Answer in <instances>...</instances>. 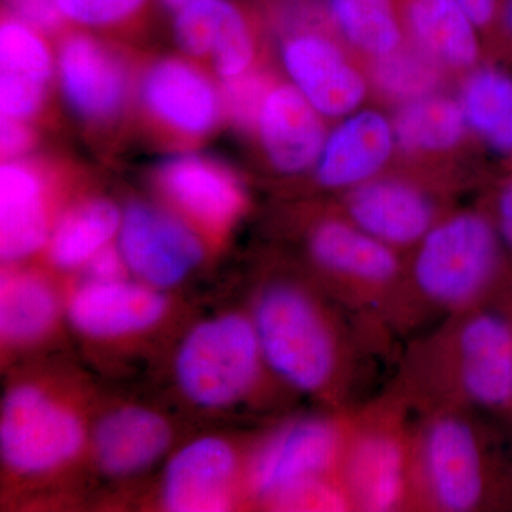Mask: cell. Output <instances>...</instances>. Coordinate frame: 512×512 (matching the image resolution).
I'll list each match as a JSON object with an SVG mask.
<instances>
[{
	"instance_id": "cell-1",
	"label": "cell",
	"mask_w": 512,
	"mask_h": 512,
	"mask_svg": "<svg viewBox=\"0 0 512 512\" xmlns=\"http://www.w3.org/2000/svg\"><path fill=\"white\" fill-rule=\"evenodd\" d=\"M254 325L262 357L302 392H318L336 367L335 339L322 313L301 289L269 286L256 302Z\"/></svg>"
},
{
	"instance_id": "cell-2",
	"label": "cell",
	"mask_w": 512,
	"mask_h": 512,
	"mask_svg": "<svg viewBox=\"0 0 512 512\" xmlns=\"http://www.w3.org/2000/svg\"><path fill=\"white\" fill-rule=\"evenodd\" d=\"M262 359L254 320L231 313L205 320L185 336L175 377L190 402L224 409L247 396Z\"/></svg>"
},
{
	"instance_id": "cell-3",
	"label": "cell",
	"mask_w": 512,
	"mask_h": 512,
	"mask_svg": "<svg viewBox=\"0 0 512 512\" xmlns=\"http://www.w3.org/2000/svg\"><path fill=\"white\" fill-rule=\"evenodd\" d=\"M498 262V238L490 222L460 214L431 228L421 239L414 279L430 301L456 308L477 298Z\"/></svg>"
},
{
	"instance_id": "cell-4",
	"label": "cell",
	"mask_w": 512,
	"mask_h": 512,
	"mask_svg": "<svg viewBox=\"0 0 512 512\" xmlns=\"http://www.w3.org/2000/svg\"><path fill=\"white\" fill-rule=\"evenodd\" d=\"M79 417L33 384L6 394L0 417V453L15 473H47L72 460L83 446Z\"/></svg>"
},
{
	"instance_id": "cell-5",
	"label": "cell",
	"mask_w": 512,
	"mask_h": 512,
	"mask_svg": "<svg viewBox=\"0 0 512 512\" xmlns=\"http://www.w3.org/2000/svg\"><path fill=\"white\" fill-rule=\"evenodd\" d=\"M119 251L127 269L157 289L180 284L204 256L200 238L187 224L148 204H133L124 212Z\"/></svg>"
},
{
	"instance_id": "cell-6",
	"label": "cell",
	"mask_w": 512,
	"mask_h": 512,
	"mask_svg": "<svg viewBox=\"0 0 512 512\" xmlns=\"http://www.w3.org/2000/svg\"><path fill=\"white\" fill-rule=\"evenodd\" d=\"M339 450V431L325 419L293 421L259 451L252 467V487L261 497L281 501L303 485L315 483Z\"/></svg>"
},
{
	"instance_id": "cell-7",
	"label": "cell",
	"mask_w": 512,
	"mask_h": 512,
	"mask_svg": "<svg viewBox=\"0 0 512 512\" xmlns=\"http://www.w3.org/2000/svg\"><path fill=\"white\" fill-rule=\"evenodd\" d=\"M282 59L292 86L320 116H348L365 99V79L328 37L293 36L285 43Z\"/></svg>"
},
{
	"instance_id": "cell-8",
	"label": "cell",
	"mask_w": 512,
	"mask_h": 512,
	"mask_svg": "<svg viewBox=\"0 0 512 512\" xmlns=\"http://www.w3.org/2000/svg\"><path fill=\"white\" fill-rule=\"evenodd\" d=\"M423 461L431 494L443 510L470 511L480 503V448L466 421L454 416L433 421L424 437Z\"/></svg>"
},
{
	"instance_id": "cell-9",
	"label": "cell",
	"mask_w": 512,
	"mask_h": 512,
	"mask_svg": "<svg viewBox=\"0 0 512 512\" xmlns=\"http://www.w3.org/2000/svg\"><path fill=\"white\" fill-rule=\"evenodd\" d=\"M167 311L157 288L117 281H89L70 298L67 315L74 329L96 339L119 338L153 328Z\"/></svg>"
},
{
	"instance_id": "cell-10",
	"label": "cell",
	"mask_w": 512,
	"mask_h": 512,
	"mask_svg": "<svg viewBox=\"0 0 512 512\" xmlns=\"http://www.w3.org/2000/svg\"><path fill=\"white\" fill-rule=\"evenodd\" d=\"M64 97L80 117L109 120L124 106L128 73L119 57L93 37L72 35L59 52Z\"/></svg>"
},
{
	"instance_id": "cell-11",
	"label": "cell",
	"mask_w": 512,
	"mask_h": 512,
	"mask_svg": "<svg viewBox=\"0 0 512 512\" xmlns=\"http://www.w3.org/2000/svg\"><path fill=\"white\" fill-rule=\"evenodd\" d=\"M175 42L187 55L211 56L215 70L229 80L247 73L255 55L244 10L231 0H202L175 12Z\"/></svg>"
},
{
	"instance_id": "cell-12",
	"label": "cell",
	"mask_w": 512,
	"mask_h": 512,
	"mask_svg": "<svg viewBox=\"0 0 512 512\" xmlns=\"http://www.w3.org/2000/svg\"><path fill=\"white\" fill-rule=\"evenodd\" d=\"M141 96L163 126L187 137L210 133L224 106L214 84L200 70L177 59L153 64L144 76Z\"/></svg>"
},
{
	"instance_id": "cell-13",
	"label": "cell",
	"mask_w": 512,
	"mask_h": 512,
	"mask_svg": "<svg viewBox=\"0 0 512 512\" xmlns=\"http://www.w3.org/2000/svg\"><path fill=\"white\" fill-rule=\"evenodd\" d=\"M234 450L218 437H202L181 448L167 468L163 503L168 511L215 512L231 505Z\"/></svg>"
},
{
	"instance_id": "cell-14",
	"label": "cell",
	"mask_w": 512,
	"mask_h": 512,
	"mask_svg": "<svg viewBox=\"0 0 512 512\" xmlns=\"http://www.w3.org/2000/svg\"><path fill=\"white\" fill-rule=\"evenodd\" d=\"M256 127L266 156L281 173H302L318 163L326 141L322 120L295 87L269 89Z\"/></svg>"
},
{
	"instance_id": "cell-15",
	"label": "cell",
	"mask_w": 512,
	"mask_h": 512,
	"mask_svg": "<svg viewBox=\"0 0 512 512\" xmlns=\"http://www.w3.org/2000/svg\"><path fill=\"white\" fill-rule=\"evenodd\" d=\"M393 124L373 110L353 114L328 138L316 178L323 187L355 188L372 180L393 153Z\"/></svg>"
},
{
	"instance_id": "cell-16",
	"label": "cell",
	"mask_w": 512,
	"mask_h": 512,
	"mask_svg": "<svg viewBox=\"0 0 512 512\" xmlns=\"http://www.w3.org/2000/svg\"><path fill=\"white\" fill-rule=\"evenodd\" d=\"M348 212L353 224L390 247L421 241L433 222L429 198L394 180L367 181L352 188Z\"/></svg>"
},
{
	"instance_id": "cell-17",
	"label": "cell",
	"mask_w": 512,
	"mask_h": 512,
	"mask_svg": "<svg viewBox=\"0 0 512 512\" xmlns=\"http://www.w3.org/2000/svg\"><path fill=\"white\" fill-rule=\"evenodd\" d=\"M458 372L464 392L483 406H500L512 394V332L498 316L468 320L458 336Z\"/></svg>"
},
{
	"instance_id": "cell-18",
	"label": "cell",
	"mask_w": 512,
	"mask_h": 512,
	"mask_svg": "<svg viewBox=\"0 0 512 512\" xmlns=\"http://www.w3.org/2000/svg\"><path fill=\"white\" fill-rule=\"evenodd\" d=\"M170 443L171 429L164 417L137 406L107 413L93 434L97 464L113 477H130L147 470Z\"/></svg>"
},
{
	"instance_id": "cell-19",
	"label": "cell",
	"mask_w": 512,
	"mask_h": 512,
	"mask_svg": "<svg viewBox=\"0 0 512 512\" xmlns=\"http://www.w3.org/2000/svg\"><path fill=\"white\" fill-rule=\"evenodd\" d=\"M160 183L171 200L192 217L212 227L234 220L242 207V191L222 165L195 154L165 161Z\"/></svg>"
},
{
	"instance_id": "cell-20",
	"label": "cell",
	"mask_w": 512,
	"mask_h": 512,
	"mask_svg": "<svg viewBox=\"0 0 512 512\" xmlns=\"http://www.w3.org/2000/svg\"><path fill=\"white\" fill-rule=\"evenodd\" d=\"M47 239L43 187L39 175L18 160L0 168V254L15 262L35 254Z\"/></svg>"
},
{
	"instance_id": "cell-21",
	"label": "cell",
	"mask_w": 512,
	"mask_h": 512,
	"mask_svg": "<svg viewBox=\"0 0 512 512\" xmlns=\"http://www.w3.org/2000/svg\"><path fill=\"white\" fill-rule=\"evenodd\" d=\"M403 25L421 52L437 63L466 69L477 62V26L457 0H399Z\"/></svg>"
},
{
	"instance_id": "cell-22",
	"label": "cell",
	"mask_w": 512,
	"mask_h": 512,
	"mask_svg": "<svg viewBox=\"0 0 512 512\" xmlns=\"http://www.w3.org/2000/svg\"><path fill=\"white\" fill-rule=\"evenodd\" d=\"M309 247L323 268L366 284H384L399 271L392 247L356 224L323 222L313 231Z\"/></svg>"
},
{
	"instance_id": "cell-23",
	"label": "cell",
	"mask_w": 512,
	"mask_h": 512,
	"mask_svg": "<svg viewBox=\"0 0 512 512\" xmlns=\"http://www.w3.org/2000/svg\"><path fill=\"white\" fill-rule=\"evenodd\" d=\"M404 471L403 450L393 437H363L349 460V483L360 507L377 512L394 510L403 498Z\"/></svg>"
},
{
	"instance_id": "cell-24",
	"label": "cell",
	"mask_w": 512,
	"mask_h": 512,
	"mask_svg": "<svg viewBox=\"0 0 512 512\" xmlns=\"http://www.w3.org/2000/svg\"><path fill=\"white\" fill-rule=\"evenodd\" d=\"M467 127L461 103L437 93L403 103L393 121L396 143L416 153H439L456 147Z\"/></svg>"
},
{
	"instance_id": "cell-25",
	"label": "cell",
	"mask_w": 512,
	"mask_h": 512,
	"mask_svg": "<svg viewBox=\"0 0 512 512\" xmlns=\"http://www.w3.org/2000/svg\"><path fill=\"white\" fill-rule=\"evenodd\" d=\"M121 218L119 208L106 200L87 201L67 212L50 237L53 264L62 269L86 265L119 234Z\"/></svg>"
},
{
	"instance_id": "cell-26",
	"label": "cell",
	"mask_w": 512,
	"mask_h": 512,
	"mask_svg": "<svg viewBox=\"0 0 512 512\" xmlns=\"http://www.w3.org/2000/svg\"><path fill=\"white\" fill-rule=\"evenodd\" d=\"M328 5L336 28L363 53L377 59L402 46L399 0H328Z\"/></svg>"
},
{
	"instance_id": "cell-27",
	"label": "cell",
	"mask_w": 512,
	"mask_h": 512,
	"mask_svg": "<svg viewBox=\"0 0 512 512\" xmlns=\"http://www.w3.org/2000/svg\"><path fill=\"white\" fill-rule=\"evenodd\" d=\"M57 302L39 276L8 274L0 288V332L8 343H29L45 335L55 322Z\"/></svg>"
},
{
	"instance_id": "cell-28",
	"label": "cell",
	"mask_w": 512,
	"mask_h": 512,
	"mask_svg": "<svg viewBox=\"0 0 512 512\" xmlns=\"http://www.w3.org/2000/svg\"><path fill=\"white\" fill-rule=\"evenodd\" d=\"M468 127L488 147L512 154V77L500 70L484 69L471 74L461 96Z\"/></svg>"
},
{
	"instance_id": "cell-29",
	"label": "cell",
	"mask_w": 512,
	"mask_h": 512,
	"mask_svg": "<svg viewBox=\"0 0 512 512\" xmlns=\"http://www.w3.org/2000/svg\"><path fill=\"white\" fill-rule=\"evenodd\" d=\"M53 63L39 29L15 16L0 26V84L46 89Z\"/></svg>"
},
{
	"instance_id": "cell-30",
	"label": "cell",
	"mask_w": 512,
	"mask_h": 512,
	"mask_svg": "<svg viewBox=\"0 0 512 512\" xmlns=\"http://www.w3.org/2000/svg\"><path fill=\"white\" fill-rule=\"evenodd\" d=\"M373 82L384 96L409 103L436 93L440 84L439 63L420 49L399 47L390 55L377 57Z\"/></svg>"
},
{
	"instance_id": "cell-31",
	"label": "cell",
	"mask_w": 512,
	"mask_h": 512,
	"mask_svg": "<svg viewBox=\"0 0 512 512\" xmlns=\"http://www.w3.org/2000/svg\"><path fill=\"white\" fill-rule=\"evenodd\" d=\"M63 20L104 28L119 25L143 10L148 0H56Z\"/></svg>"
},
{
	"instance_id": "cell-32",
	"label": "cell",
	"mask_w": 512,
	"mask_h": 512,
	"mask_svg": "<svg viewBox=\"0 0 512 512\" xmlns=\"http://www.w3.org/2000/svg\"><path fill=\"white\" fill-rule=\"evenodd\" d=\"M224 106L229 114L242 127L252 128L256 126L259 111L266 94H268L269 83L259 74L248 72L234 79L225 80Z\"/></svg>"
},
{
	"instance_id": "cell-33",
	"label": "cell",
	"mask_w": 512,
	"mask_h": 512,
	"mask_svg": "<svg viewBox=\"0 0 512 512\" xmlns=\"http://www.w3.org/2000/svg\"><path fill=\"white\" fill-rule=\"evenodd\" d=\"M12 16L39 30H53L62 25L63 18L56 0H6Z\"/></svg>"
},
{
	"instance_id": "cell-34",
	"label": "cell",
	"mask_w": 512,
	"mask_h": 512,
	"mask_svg": "<svg viewBox=\"0 0 512 512\" xmlns=\"http://www.w3.org/2000/svg\"><path fill=\"white\" fill-rule=\"evenodd\" d=\"M33 143L32 131L25 121L6 119L2 117L0 124V146L6 160H16L29 151Z\"/></svg>"
},
{
	"instance_id": "cell-35",
	"label": "cell",
	"mask_w": 512,
	"mask_h": 512,
	"mask_svg": "<svg viewBox=\"0 0 512 512\" xmlns=\"http://www.w3.org/2000/svg\"><path fill=\"white\" fill-rule=\"evenodd\" d=\"M86 266L90 281L100 282L123 279L124 268H127L119 249L111 248L110 245L94 255Z\"/></svg>"
},
{
	"instance_id": "cell-36",
	"label": "cell",
	"mask_w": 512,
	"mask_h": 512,
	"mask_svg": "<svg viewBox=\"0 0 512 512\" xmlns=\"http://www.w3.org/2000/svg\"><path fill=\"white\" fill-rule=\"evenodd\" d=\"M478 29L488 28L500 16L504 0H457Z\"/></svg>"
},
{
	"instance_id": "cell-37",
	"label": "cell",
	"mask_w": 512,
	"mask_h": 512,
	"mask_svg": "<svg viewBox=\"0 0 512 512\" xmlns=\"http://www.w3.org/2000/svg\"><path fill=\"white\" fill-rule=\"evenodd\" d=\"M498 224L501 237L512 251V181L505 185L498 200Z\"/></svg>"
},
{
	"instance_id": "cell-38",
	"label": "cell",
	"mask_w": 512,
	"mask_h": 512,
	"mask_svg": "<svg viewBox=\"0 0 512 512\" xmlns=\"http://www.w3.org/2000/svg\"><path fill=\"white\" fill-rule=\"evenodd\" d=\"M498 19H500L505 32L512 36V0H504Z\"/></svg>"
},
{
	"instance_id": "cell-39",
	"label": "cell",
	"mask_w": 512,
	"mask_h": 512,
	"mask_svg": "<svg viewBox=\"0 0 512 512\" xmlns=\"http://www.w3.org/2000/svg\"><path fill=\"white\" fill-rule=\"evenodd\" d=\"M161 2L175 13L187 6L194 5V3L202 2V0H161Z\"/></svg>"
}]
</instances>
